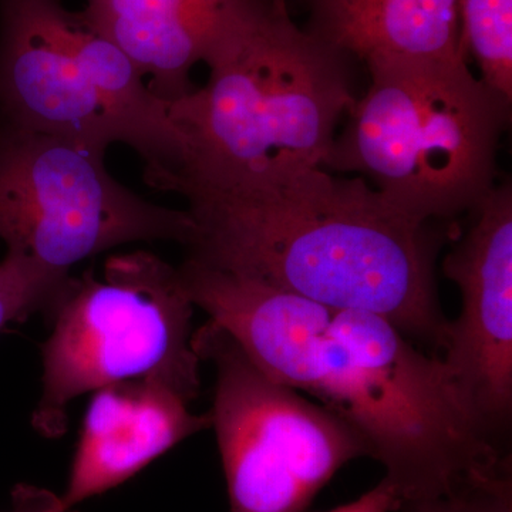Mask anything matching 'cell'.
Returning <instances> with one entry per match:
<instances>
[{"mask_svg": "<svg viewBox=\"0 0 512 512\" xmlns=\"http://www.w3.org/2000/svg\"><path fill=\"white\" fill-rule=\"evenodd\" d=\"M188 298L276 382L357 431L400 503L450 493L511 463L485 434L443 359L376 313L335 309L187 258Z\"/></svg>", "mask_w": 512, "mask_h": 512, "instance_id": "cell-1", "label": "cell"}, {"mask_svg": "<svg viewBox=\"0 0 512 512\" xmlns=\"http://www.w3.org/2000/svg\"><path fill=\"white\" fill-rule=\"evenodd\" d=\"M188 258L319 305L383 316L414 343L443 350L436 266L446 235L390 204L362 177L312 167L256 185L184 184Z\"/></svg>", "mask_w": 512, "mask_h": 512, "instance_id": "cell-2", "label": "cell"}, {"mask_svg": "<svg viewBox=\"0 0 512 512\" xmlns=\"http://www.w3.org/2000/svg\"><path fill=\"white\" fill-rule=\"evenodd\" d=\"M207 64V86L168 103L185 163L165 191L245 187L323 167L356 100L346 56L271 2Z\"/></svg>", "mask_w": 512, "mask_h": 512, "instance_id": "cell-3", "label": "cell"}, {"mask_svg": "<svg viewBox=\"0 0 512 512\" xmlns=\"http://www.w3.org/2000/svg\"><path fill=\"white\" fill-rule=\"evenodd\" d=\"M370 86L349 110L322 168L362 174L421 222L476 208L495 185L505 100L461 62L367 66Z\"/></svg>", "mask_w": 512, "mask_h": 512, "instance_id": "cell-4", "label": "cell"}, {"mask_svg": "<svg viewBox=\"0 0 512 512\" xmlns=\"http://www.w3.org/2000/svg\"><path fill=\"white\" fill-rule=\"evenodd\" d=\"M0 119L103 151L128 144L158 190L185 163L168 104L119 47L59 0H0Z\"/></svg>", "mask_w": 512, "mask_h": 512, "instance_id": "cell-5", "label": "cell"}, {"mask_svg": "<svg viewBox=\"0 0 512 512\" xmlns=\"http://www.w3.org/2000/svg\"><path fill=\"white\" fill-rule=\"evenodd\" d=\"M194 308L178 268L150 252L110 256L101 278L70 276L42 346L43 392L32 417L37 433L62 436L73 400L127 380L157 377L194 402L201 390Z\"/></svg>", "mask_w": 512, "mask_h": 512, "instance_id": "cell-6", "label": "cell"}, {"mask_svg": "<svg viewBox=\"0 0 512 512\" xmlns=\"http://www.w3.org/2000/svg\"><path fill=\"white\" fill-rule=\"evenodd\" d=\"M192 346L217 373L208 413L231 512H305L340 468L369 457L353 427L266 375L217 323L195 330Z\"/></svg>", "mask_w": 512, "mask_h": 512, "instance_id": "cell-7", "label": "cell"}, {"mask_svg": "<svg viewBox=\"0 0 512 512\" xmlns=\"http://www.w3.org/2000/svg\"><path fill=\"white\" fill-rule=\"evenodd\" d=\"M104 153L0 119V239L8 251L69 275L83 259L130 242L190 244L188 211L128 191L107 171Z\"/></svg>", "mask_w": 512, "mask_h": 512, "instance_id": "cell-8", "label": "cell"}, {"mask_svg": "<svg viewBox=\"0 0 512 512\" xmlns=\"http://www.w3.org/2000/svg\"><path fill=\"white\" fill-rule=\"evenodd\" d=\"M443 262L461 292V313L448 320L443 359L485 434L500 446L512 416V188L493 190Z\"/></svg>", "mask_w": 512, "mask_h": 512, "instance_id": "cell-9", "label": "cell"}, {"mask_svg": "<svg viewBox=\"0 0 512 512\" xmlns=\"http://www.w3.org/2000/svg\"><path fill=\"white\" fill-rule=\"evenodd\" d=\"M157 377L127 380L94 392L62 497L74 508L123 484L181 441L210 429V413Z\"/></svg>", "mask_w": 512, "mask_h": 512, "instance_id": "cell-10", "label": "cell"}, {"mask_svg": "<svg viewBox=\"0 0 512 512\" xmlns=\"http://www.w3.org/2000/svg\"><path fill=\"white\" fill-rule=\"evenodd\" d=\"M272 0H87V22L119 47L164 103L192 92L190 72Z\"/></svg>", "mask_w": 512, "mask_h": 512, "instance_id": "cell-11", "label": "cell"}, {"mask_svg": "<svg viewBox=\"0 0 512 512\" xmlns=\"http://www.w3.org/2000/svg\"><path fill=\"white\" fill-rule=\"evenodd\" d=\"M311 8L309 32L366 66L466 60L460 0H311Z\"/></svg>", "mask_w": 512, "mask_h": 512, "instance_id": "cell-12", "label": "cell"}, {"mask_svg": "<svg viewBox=\"0 0 512 512\" xmlns=\"http://www.w3.org/2000/svg\"><path fill=\"white\" fill-rule=\"evenodd\" d=\"M460 28L481 82L512 101V0H460Z\"/></svg>", "mask_w": 512, "mask_h": 512, "instance_id": "cell-13", "label": "cell"}, {"mask_svg": "<svg viewBox=\"0 0 512 512\" xmlns=\"http://www.w3.org/2000/svg\"><path fill=\"white\" fill-rule=\"evenodd\" d=\"M69 276L49 271L29 256L8 251L0 262V330L35 312L52 311Z\"/></svg>", "mask_w": 512, "mask_h": 512, "instance_id": "cell-14", "label": "cell"}, {"mask_svg": "<svg viewBox=\"0 0 512 512\" xmlns=\"http://www.w3.org/2000/svg\"><path fill=\"white\" fill-rule=\"evenodd\" d=\"M396 512H512L511 464L470 478L439 497L403 501Z\"/></svg>", "mask_w": 512, "mask_h": 512, "instance_id": "cell-15", "label": "cell"}, {"mask_svg": "<svg viewBox=\"0 0 512 512\" xmlns=\"http://www.w3.org/2000/svg\"><path fill=\"white\" fill-rule=\"evenodd\" d=\"M400 500L389 481H380L376 487L367 491L353 503L340 505L335 510L326 512H396L399 510Z\"/></svg>", "mask_w": 512, "mask_h": 512, "instance_id": "cell-16", "label": "cell"}, {"mask_svg": "<svg viewBox=\"0 0 512 512\" xmlns=\"http://www.w3.org/2000/svg\"><path fill=\"white\" fill-rule=\"evenodd\" d=\"M13 498L15 507L6 512H76L74 508H67L59 495L26 485L19 487Z\"/></svg>", "mask_w": 512, "mask_h": 512, "instance_id": "cell-17", "label": "cell"}, {"mask_svg": "<svg viewBox=\"0 0 512 512\" xmlns=\"http://www.w3.org/2000/svg\"><path fill=\"white\" fill-rule=\"evenodd\" d=\"M274 2L275 6H278V8L286 9V0H272Z\"/></svg>", "mask_w": 512, "mask_h": 512, "instance_id": "cell-18", "label": "cell"}]
</instances>
